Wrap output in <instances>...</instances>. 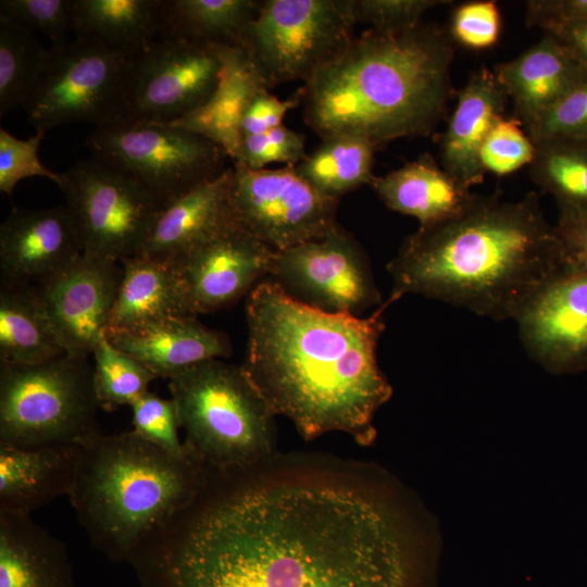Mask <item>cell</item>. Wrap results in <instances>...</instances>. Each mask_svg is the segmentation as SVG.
<instances>
[{"label":"cell","mask_w":587,"mask_h":587,"mask_svg":"<svg viewBox=\"0 0 587 587\" xmlns=\"http://www.w3.org/2000/svg\"><path fill=\"white\" fill-rule=\"evenodd\" d=\"M121 264L122 277L105 333L188 315L171 263L132 257Z\"/></svg>","instance_id":"obj_27"},{"label":"cell","mask_w":587,"mask_h":587,"mask_svg":"<svg viewBox=\"0 0 587 587\" xmlns=\"http://www.w3.org/2000/svg\"><path fill=\"white\" fill-rule=\"evenodd\" d=\"M494 74L525 128L587 79V70L548 34L516 58L496 65Z\"/></svg>","instance_id":"obj_20"},{"label":"cell","mask_w":587,"mask_h":587,"mask_svg":"<svg viewBox=\"0 0 587 587\" xmlns=\"http://www.w3.org/2000/svg\"><path fill=\"white\" fill-rule=\"evenodd\" d=\"M43 135L45 130H36L34 136L22 140L3 127L0 128V190L2 192L12 195L21 180L35 176L59 184L60 173L47 168L38 155Z\"/></svg>","instance_id":"obj_39"},{"label":"cell","mask_w":587,"mask_h":587,"mask_svg":"<svg viewBox=\"0 0 587 587\" xmlns=\"http://www.w3.org/2000/svg\"><path fill=\"white\" fill-rule=\"evenodd\" d=\"M355 0H265L241 48L267 89L305 83L355 37Z\"/></svg>","instance_id":"obj_10"},{"label":"cell","mask_w":587,"mask_h":587,"mask_svg":"<svg viewBox=\"0 0 587 587\" xmlns=\"http://www.w3.org/2000/svg\"><path fill=\"white\" fill-rule=\"evenodd\" d=\"M544 33L565 46L587 70V21L551 25Z\"/></svg>","instance_id":"obj_46"},{"label":"cell","mask_w":587,"mask_h":587,"mask_svg":"<svg viewBox=\"0 0 587 587\" xmlns=\"http://www.w3.org/2000/svg\"><path fill=\"white\" fill-rule=\"evenodd\" d=\"M0 15L45 34L52 46L74 37V0H1Z\"/></svg>","instance_id":"obj_36"},{"label":"cell","mask_w":587,"mask_h":587,"mask_svg":"<svg viewBox=\"0 0 587 587\" xmlns=\"http://www.w3.org/2000/svg\"><path fill=\"white\" fill-rule=\"evenodd\" d=\"M554 228L564 265L587 273V217L559 215Z\"/></svg>","instance_id":"obj_45"},{"label":"cell","mask_w":587,"mask_h":587,"mask_svg":"<svg viewBox=\"0 0 587 587\" xmlns=\"http://www.w3.org/2000/svg\"><path fill=\"white\" fill-rule=\"evenodd\" d=\"M82 254L122 262L135 257L162 208L140 185L97 159L60 173L58 184Z\"/></svg>","instance_id":"obj_11"},{"label":"cell","mask_w":587,"mask_h":587,"mask_svg":"<svg viewBox=\"0 0 587 587\" xmlns=\"http://www.w3.org/2000/svg\"><path fill=\"white\" fill-rule=\"evenodd\" d=\"M389 305L366 317L329 313L263 279L247 299L241 366L274 415L288 417L305 439L342 432L370 445L374 416L392 395L377 361Z\"/></svg>","instance_id":"obj_2"},{"label":"cell","mask_w":587,"mask_h":587,"mask_svg":"<svg viewBox=\"0 0 587 587\" xmlns=\"http://www.w3.org/2000/svg\"><path fill=\"white\" fill-rule=\"evenodd\" d=\"M267 89L261 75L241 47H232L218 84L200 109L175 122L222 147L232 162L240 146V124L250 101Z\"/></svg>","instance_id":"obj_26"},{"label":"cell","mask_w":587,"mask_h":587,"mask_svg":"<svg viewBox=\"0 0 587 587\" xmlns=\"http://www.w3.org/2000/svg\"><path fill=\"white\" fill-rule=\"evenodd\" d=\"M164 0H74V37L135 55L163 28Z\"/></svg>","instance_id":"obj_28"},{"label":"cell","mask_w":587,"mask_h":587,"mask_svg":"<svg viewBox=\"0 0 587 587\" xmlns=\"http://www.w3.org/2000/svg\"><path fill=\"white\" fill-rule=\"evenodd\" d=\"M300 101V90L286 100H280L272 95L268 89L261 90L250 101L243 113L240 124V141L243 137L262 134L283 125L287 112L296 108Z\"/></svg>","instance_id":"obj_43"},{"label":"cell","mask_w":587,"mask_h":587,"mask_svg":"<svg viewBox=\"0 0 587 587\" xmlns=\"http://www.w3.org/2000/svg\"><path fill=\"white\" fill-rule=\"evenodd\" d=\"M48 50L34 32L0 15V116L23 108L45 66Z\"/></svg>","instance_id":"obj_33"},{"label":"cell","mask_w":587,"mask_h":587,"mask_svg":"<svg viewBox=\"0 0 587 587\" xmlns=\"http://www.w3.org/2000/svg\"><path fill=\"white\" fill-rule=\"evenodd\" d=\"M529 355L553 374L587 370V273L564 266L515 319Z\"/></svg>","instance_id":"obj_16"},{"label":"cell","mask_w":587,"mask_h":587,"mask_svg":"<svg viewBox=\"0 0 587 587\" xmlns=\"http://www.w3.org/2000/svg\"><path fill=\"white\" fill-rule=\"evenodd\" d=\"M534 143L551 139L587 140V79L526 127Z\"/></svg>","instance_id":"obj_38"},{"label":"cell","mask_w":587,"mask_h":587,"mask_svg":"<svg viewBox=\"0 0 587 587\" xmlns=\"http://www.w3.org/2000/svg\"><path fill=\"white\" fill-rule=\"evenodd\" d=\"M93 384L100 404L107 411L130 405L149 391L158 376L145 364L117 349L103 332L92 352Z\"/></svg>","instance_id":"obj_34"},{"label":"cell","mask_w":587,"mask_h":587,"mask_svg":"<svg viewBox=\"0 0 587 587\" xmlns=\"http://www.w3.org/2000/svg\"><path fill=\"white\" fill-rule=\"evenodd\" d=\"M454 43L423 22L355 36L300 89L304 121L322 139L349 134L376 148L430 134L453 93Z\"/></svg>","instance_id":"obj_4"},{"label":"cell","mask_w":587,"mask_h":587,"mask_svg":"<svg viewBox=\"0 0 587 587\" xmlns=\"http://www.w3.org/2000/svg\"><path fill=\"white\" fill-rule=\"evenodd\" d=\"M526 24L545 29L551 25L587 21V0H530Z\"/></svg>","instance_id":"obj_44"},{"label":"cell","mask_w":587,"mask_h":587,"mask_svg":"<svg viewBox=\"0 0 587 587\" xmlns=\"http://www.w3.org/2000/svg\"><path fill=\"white\" fill-rule=\"evenodd\" d=\"M105 334L117 349L145 364L158 377L168 379L195 364L228 358L233 352L224 333L190 315L170 316Z\"/></svg>","instance_id":"obj_22"},{"label":"cell","mask_w":587,"mask_h":587,"mask_svg":"<svg viewBox=\"0 0 587 587\" xmlns=\"http://www.w3.org/2000/svg\"><path fill=\"white\" fill-rule=\"evenodd\" d=\"M0 587H74L66 545L30 515L0 510Z\"/></svg>","instance_id":"obj_24"},{"label":"cell","mask_w":587,"mask_h":587,"mask_svg":"<svg viewBox=\"0 0 587 587\" xmlns=\"http://www.w3.org/2000/svg\"><path fill=\"white\" fill-rule=\"evenodd\" d=\"M452 3L445 0H355L358 23L371 25L378 30H399L422 23L430 9Z\"/></svg>","instance_id":"obj_42"},{"label":"cell","mask_w":587,"mask_h":587,"mask_svg":"<svg viewBox=\"0 0 587 587\" xmlns=\"http://www.w3.org/2000/svg\"><path fill=\"white\" fill-rule=\"evenodd\" d=\"M565 265L555 228L534 192L510 201L472 193L455 215L419 226L387 264L389 304L405 294L515 321Z\"/></svg>","instance_id":"obj_3"},{"label":"cell","mask_w":587,"mask_h":587,"mask_svg":"<svg viewBox=\"0 0 587 587\" xmlns=\"http://www.w3.org/2000/svg\"><path fill=\"white\" fill-rule=\"evenodd\" d=\"M100 408L88 357L36 364L0 362V444L21 449L75 445L98 430Z\"/></svg>","instance_id":"obj_7"},{"label":"cell","mask_w":587,"mask_h":587,"mask_svg":"<svg viewBox=\"0 0 587 587\" xmlns=\"http://www.w3.org/2000/svg\"><path fill=\"white\" fill-rule=\"evenodd\" d=\"M508 96L494 72L482 67L458 92L454 110L439 141L441 167L463 188L483 183L479 152L494 125L503 117Z\"/></svg>","instance_id":"obj_21"},{"label":"cell","mask_w":587,"mask_h":587,"mask_svg":"<svg viewBox=\"0 0 587 587\" xmlns=\"http://www.w3.org/2000/svg\"><path fill=\"white\" fill-rule=\"evenodd\" d=\"M121 277L117 262L80 254L35 285L66 353L91 354L107 329Z\"/></svg>","instance_id":"obj_17"},{"label":"cell","mask_w":587,"mask_h":587,"mask_svg":"<svg viewBox=\"0 0 587 587\" xmlns=\"http://www.w3.org/2000/svg\"><path fill=\"white\" fill-rule=\"evenodd\" d=\"M261 3L257 0H164L160 37L240 47Z\"/></svg>","instance_id":"obj_30"},{"label":"cell","mask_w":587,"mask_h":587,"mask_svg":"<svg viewBox=\"0 0 587 587\" xmlns=\"http://www.w3.org/2000/svg\"><path fill=\"white\" fill-rule=\"evenodd\" d=\"M535 146L533 182L554 199L561 216L587 217V140L551 139Z\"/></svg>","instance_id":"obj_32"},{"label":"cell","mask_w":587,"mask_h":587,"mask_svg":"<svg viewBox=\"0 0 587 587\" xmlns=\"http://www.w3.org/2000/svg\"><path fill=\"white\" fill-rule=\"evenodd\" d=\"M536 146L515 118L501 117L484 140L479 160L485 173L499 176L513 173L529 165Z\"/></svg>","instance_id":"obj_35"},{"label":"cell","mask_w":587,"mask_h":587,"mask_svg":"<svg viewBox=\"0 0 587 587\" xmlns=\"http://www.w3.org/2000/svg\"><path fill=\"white\" fill-rule=\"evenodd\" d=\"M448 32L454 42L474 50L496 45L501 32V14L495 1H470L458 5Z\"/></svg>","instance_id":"obj_41"},{"label":"cell","mask_w":587,"mask_h":587,"mask_svg":"<svg viewBox=\"0 0 587 587\" xmlns=\"http://www.w3.org/2000/svg\"><path fill=\"white\" fill-rule=\"evenodd\" d=\"M233 46L160 37L133 57L126 118L175 123L213 95Z\"/></svg>","instance_id":"obj_12"},{"label":"cell","mask_w":587,"mask_h":587,"mask_svg":"<svg viewBox=\"0 0 587 587\" xmlns=\"http://www.w3.org/2000/svg\"><path fill=\"white\" fill-rule=\"evenodd\" d=\"M168 387L184 444L208 467L248 469L272 454L275 415L241 365L207 360Z\"/></svg>","instance_id":"obj_6"},{"label":"cell","mask_w":587,"mask_h":587,"mask_svg":"<svg viewBox=\"0 0 587 587\" xmlns=\"http://www.w3.org/2000/svg\"><path fill=\"white\" fill-rule=\"evenodd\" d=\"M82 254L66 207L14 209L0 227L1 283L37 285Z\"/></svg>","instance_id":"obj_18"},{"label":"cell","mask_w":587,"mask_h":587,"mask_svg":"<svg viewBox=\"0 0 587 587\" xmlns=\"http://www.w3.org/2000/svg\"><path fill=\"white\" fill-rule=\"evenodd\" d=\"M210 469L129 555L141 587H415L433 519L385 479Z\"/></svg>","instance_id":"obj_1"},{"label":"cell","mask_w":587,"mask_h":587,"mask_svg":"<svg viewBox=\"0 0 587 587\" xmlns=\"http://www.w3.org/2000/svg\"><path fill=\"white\" fill-rule=\"evenodd\" d=\"M274 253L238 223L176 258L171 265L186 313L198 316L233 304L268 277Z\"/></svg>","instance_id":"obj_15"},{"label":"cell","mask_w":587,"mask_h":587,"mask_svg":"<svg viewBox=\"0 0 587 587\" xmlns=\"http://www.w3.org/2000/svg\"><path fill=\"white\" fill-rule=\"evenodd\" d=\"M79 446L21 449L0 444V510L30 515L59 496H68Z\"/></svg>","instance_id":"obj_23"},{"label":"cell","mask_w":587,"mask_h":587,"mask_svg":"<svg viewBox=\"0 0 587 587\" xmlns=\"http://www.w3.org/2000/svg\"><path fill=\"white\" fill-rule=\"evenodd\" d=\"M376 149L359 136L332 135L323 138L321 145L295 167L317 191L339 200L341 196L372 183Z\"/></svg>","instance_id":"obj_31"},{"label":"cell","mask_w":587,"mask_h":587,"mask_svg":"<svg viewBox=\"0 0 587 587\" xmlns=\"http://www.w3.org/2000/svg\"><path fill=\"white\" fill-rule=\"evenodd\" d=\"M233 166L163 205L135 257L171 263L176 258L238 224L232 203Z\"/></svg>","instance_id":"obj_19"},{"label":"cell","mask_w":587,"mask_h":587,"mask_svg":"<svg viewBox=\"0 0 587 587\" xmlns=\"http://www.w3.org/2000/svg\"><path fill=\"white\" fill-rule=\"evenodd\" d=\"M370 185L388 209L415 217L420 226L455 215L472 196L428 154L375 176Z\"/></svg>","instance_id":"obj_25"},{"label":"cell","mask_w":587,"mask_h":587,"mask_svg":"<svg viewBox=\"0 0 587 587\" xmlns=\"http://www.w3.org/2000/svg\"><path fill=\"white\" fill-rule=\"evenodd\" d=\"M133 57L84 37L52 46L23 107L29 123L46 132L75 122L97 128L125 120Z\"/></svg>","instance_id":"obj_8"},{"label":"cell","mask_w":587,"mask_h":587,"mask_svg":"<svg viewBox=\"0 0 587 587\" xmlns=\"http://www.w3.org/2000/svg\"><path fill=\"white\" fill-rule=\"evenodd\" d=\"M305 155L304 136L283 124L265 133L243 137L234 162L260 170L271 163L297 165Z\"/></svg>","instance_id":"obj_40"},{"label":"cell","mask_w":587,"mask_h":587,"mask_svg":"<svg viewBox=\"0 0 587 587\" xmlns=\"http://www.w3.org/2000/svg\"><path fill=\"white\" fill-rule=\"evenodd\" d=\"M78 446L68 498L91 545L112 561H127L196 498L209 476L210 467L191 452L174 455L135 430H97Z\"/></svg>","instance_id":"obj_5"},{"label":"cell","mask_w":587,"mask_h":587,"mask_svg":"<svg viewBox=\"0 0 587 587\" xmlns=\"http://www.w3.org/2000/svg\"><path fill=\"white\" fill-rule=\"evenodd\" d=\"M267 279L329 313L361 316L384 303L364 250L338 224L321 238L275 251Z\"/></svg>","instance_id":"obj_14"},{"label":"cell","mask_w":587,"mask_h":587,"mask_svg":"<svg viewBox=\"0 0 587 587\" xmlns=\"http://www.w3.org/2000/svg\"><path fill=\"white\" fill-rule=\"evenodd\" d=\"M93 159L140 185L161 207L222 174L225 150L174 123L122 120L86 141Z\"/></svg>","instance_id":"obj_9"},{"label":"cell","mask_w":587,"mask_h":587,"mask_svg":"<svg viewBox=\"0 0 587 587\" xmlns=\"http://www.w3.org/2000/svg\"><path fill=\"white\" fill-rule=\"evenodd\" d=\"M64 353L36 287L1 283L0 362L36 364Z\"/></svg>","instance_id":"obj_29"},{"label":"cell","mask_w":587,"mask_h":587,"mask_svg":"<svg viewBox=\"0 0 587 587\" xmlns=\"http://www.w3.org/2000/svg\"><path fill=\"white\" fill-rule=\"evenodd\" d=\"M133 430L143 439L177 457L190 453L178 436L179 420L172 398L148 391L130 405Z\"/></svg>","instance_id":"obj_37"},{"label":"cell","mask_w":587,"mask_h":587,"mask_svg":"<svg viewBox=\"0 0 587 587\" xmlns=\"http://www.w3.org/2000/svg\"><path fill=\"white\" fill-rule=\"evenodd\" d=\"M232 163L238 223L274 251L321 238L337 225L339 200L317 191L295 165L253 170Z\"/></svg>","instance_id":"obj_13"}]
</instances>
